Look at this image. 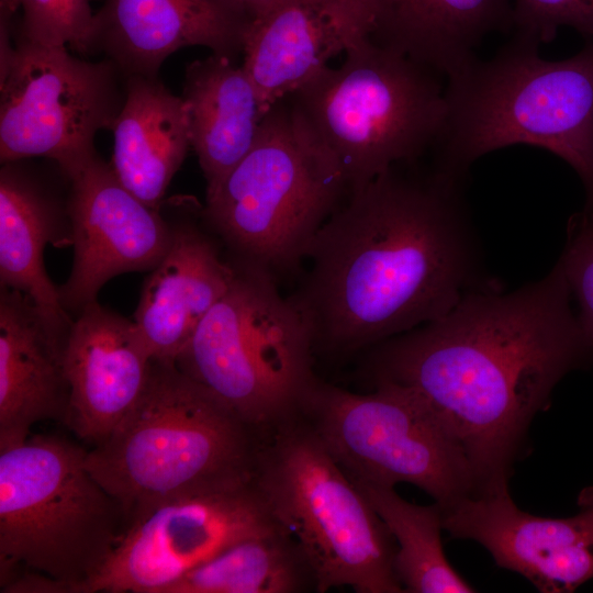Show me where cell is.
Segmentation results:
<instances>
[{
  "instance_id": "obj_27",
  "label": "cell",
  "mask_w": 593,
  "mask_h": 593,
  "mask_svg": "<svg viewBox=\"0 0 593 593\" xmlns=\"http://www.w3.org/2000/svg\"><path fill=\"white\" fill-rule=\"evenodd\" d=\"M562 267L579 322L593 343V208L571 216L564 248L558 259Z\"/></svg>"
},
{
  "instance_id": "obj_15",
  "label": "cell",
  "mask_w": 593,
  "mask_h": 593,
  "mask_svg": "<svg viewBox=\"0 0 593 593\" xmlns=\"http://www.w3.org/2000/svg\"><path fill=\"white\" fill-rule=\"evenodd\" d=\"M368 36L361 0H276L253 13L242 67L270 109Z\"/></svg>"
},
{
  "instance_id": "obj_12",
  "label": "cell",
  "mask_w": 593,
  "mask_h": 593,
  "mask_svg": "<svg viewBox=\"0 0 593 593\" xmlns=\"http://www.w3.org/2000/svg\"><path fill=\"white\" fill-rule=\"evenodd\" d=\"M278 526L253 479L168 499L128 521L103 567L77 593H163L224 549Z\"/></svg>"
},
{
  "instance_id": "obj_26",
  "label": "cell",
  "mask_w": 593,
  "mask_h": 593,
  "mask_svg": "<svg viewBox=\"0 0 593 593\" xmlns=\"http://www.w3.org/2000/svg\"><path fill=\"white\" fill-rule=\"evenodd\" d=\"M18 40L92 53L94 13L88 0H19Z\"/></svg>"
},
{
  "instance_id": "obj_18",
  "label": "cell",
  "mask_w": 593,
  "mask_h": 593,
  "mask_svg": "<svg viewBox=\"0 0 593 593\" xmlns=\"http://www.w3.org/2000/svg\"><path fill=\"white\" fill-rule=\"evenodd\" d=\"M235 277L213 239L193 223L172 226L170 246L144 282L134 324L154 361L175 363Z\"/></svg>"
},
{
  "instance_id": "obj_21",
  "label": "cell",
  "mask_w": 593,
  "mask_h": 593,
  "mask_svg": "<svg viewBox=\"0 0 593 593\" xmlns=\"http://www.w3.org/2000/svg\"><path fill=\"white\" fill-rule=\"evenodd\" d=\"M112 166L139 200L159 210L191 147L187 104L157 77H125V98L112 127Z\"/></svg>"
},
{
  "instance_id": "obj_25",
  "label": "cell",
  "mask_w": 593,
  "mask_h": 593,
  "mask_svg": "<svg viewBox=\"0 0 593 593\" xmlns=\"http://www.w3.org/2000/svg\"><path fill=\"white\" fill-rule=\"evenodd\" d=\"M353 480V479H351ZM396 544L394 571L410 593L474 592L448 562L441 544V511L402 499L394 486L353 480Z\"/></svg>"
},
{
  "instance_id": "obj_11",
  "label": "cell",
  "mask_w": 593,
  "mask_h": 593,
  "mask_svg": "<svg viewBox=\"0 0 593 593\" xmlns=\"http://www.w3.org/2000/svg\"><path fill=\"white\" fill-rule=\"evenodd\" d=\"M11 38L0 31L1 163L44 157L67 178L97 153V133L112 130L124 75L107 58L91 63L67 47Z\"/></svg>"
},
{
  "instance_id": "obj_20",
  "label": "cell",
  "mask_w": 593,
  "mask_h": 593,
  "mask_svg": "<svg viewBox=\"0 0 593 593\" xmlns=\"http://www.w3.org/2000/svg\"><path fill=\"white\" fill-rule=\"evenodd\" d=\"M370 38L447 78L494 31L513 26L511 0H361Z\"/></svg>"
},
{
  "instance_id": "obj_29",
  "label": "cell",
  "mask_w": 593,
  "mask_h": 593,
  "mask_svg": "<svg viewBox=\"0 0 593 593\" xmlns=\"http://www.w3.org/2000/svg\"><path fill=\"white\" fill-rule=\"evenodd\" d=\"M19 8V0H0V21L12 23V18Z\"/></svg>"
},
{
  "instance_id": "obj_1",
  "label": "cell",
  "mask_w": 593,
  "mask_h": 593,
  "mask_svg": "<svg viewBox=\"0 0 593 593\" xmlns=\"http://www.w3.org/2000/svg\"><path fill=\"white\" fill-rule=\"evenodd\" d=\"M372 383L413 391L462 449L478 490L508 481L534 416L593 363L559 261L510 292L478 288L444 316L368 349Z\"/></svg>"
},
{
  "instance_id": "obj_9",
  "label": "cell",
  "mask_w": 593,
  "mask_h": 593,
  "mask_svg": "<svg viewBox=\"0 0 593 593\" xmlns=\"http://www.w3.org/2000/svg\"><path fill=\"white\" fill-rule=\"evenodd\" d=\"M235 277L175 365L255 430L296 413L316 378L311 332L278 281L232 260Z\"/></svg>"
},
{
  "instance_id": "obj_31",
  "label": "cell",
  "mask_w": 593,
  "mask_h": 593,
  "mask_svg": "<svg viewBox=\"0 0 593 593\" xmlns=\"http://www.w3.org/2000/svg\"><path fill=\"white\" fill-rule=\"evenodd\" d=\"M242 3H244L251 12V14L264 8L265 5L267 4H270L271 2L276 1V0H237Z\"/></svg>"
},
{
  "instance_id": "obj_17",
  "label": "cell",
  "mask_w": 593,
  "mask_h": 593,
  "mask_svg": "<svg viewBox=\"0 0 593 593\" xmlns=\"http://www.w3.org/2000/svg\"><path fill=\"white\" fill-rule=\"evenodd\" d=\"M153 365L133 321L97 301L88 304L72 322L63 351L66 423L85 441L102 443L143 395Z\"/></svg>"
},
{
  "instance_id": "obj_6",
  "label": "cell",
  "mask_w": 593,
  "mask_h": 593,
  "mask_svg": "<svg viewBox=\"0 0 593 593\" xmlns=\"http://www.w3.org/2000/svg\"><path fill=\"white\" fill-rule=\"evenodd\" d=\"M251 479L302 549L316 592H404L394 571L393 536L299 414L256 432Z\"/></svg>"
},
{
  "instance_id": "obj_30",
  "label": "cell",
  "mask_w": 593,
  "mask_h": 593,
  "mask_svg": "<svg viewBox=\"0 0 593 593\" xmlns=\"http://www.w3.org/2000/svg\"><path fill=\"white\" fill-rule=\"evenodd\" d=\"M580 507H588L593 511V486L583 489L578 497Z\"/></svg>"
},
{
  "instance_id": "obj_19",
  "label": "cell",
  "mask_w": 593,
  "mask_h": 593,
  "mask_svg": "<svg viewBox=\"0 0 593 593\" xmlns=\"http://www.w3.org/2000/svg\"><path fill=\"white\" fill-rule=\"evenodd\" d=\"M65 343L27 295L1 287L0 446L25 440L40 422L66 418Z\"/></svg>"
},
{
  "instance_id": "obj_4",
  "label": "cell",
  "mask_w": 593,
  "mask_h": 593,
  "mask_svg": "<svg viewBox=\"0 0 593 593\" xmlns=\"http://www.w3.org/2000/svg\"><path fill=\"white\" fill-rule=\"evenodd\" d=\"M256 432L175 363L154 361L134 407L86 466L128 521L168 499L251 479Z\"/></svg>"
},
{
  "instance_id": "obj_28",
  "label": "cell",
  "mask_w": 593,
  "mask_h": 593,
  "mask_svg": "<svg viewBox=\"0 0 593 593\" xmlns=\"http://www.w3.org/2000/svg\"><path fill=\"white\" fill-rule=\"evenodd\" d=\"M513 26L538 44L553 41L561 26L593 37V0H513Z\"/></svg>"
},
{
  "instance_id": "obj_10",
  "label": "cell",
  "mask_w": 593,
  "mask_h": 593,
  "mask_svg": "<svg viewBox=\"0 0 593 593\" xmlns=\"http://www.w3.org/2000/svg\"><path fill=\"white\" fill-rule=\"evenodd\" d=\"M360 394L317 377L296 411L353 480L422 489L439 507L478 490L462 449L410 389L377 382Z\"/></svg>"
},
{
  "instance_id": "obj_23",
  "label": "cell",
  "mask_w": 593,
  "mask_h": 593,
  "mask_svg": "<svg viewBox=\"0 0 593 593\" xmlns=\"http://www.w3.org/2000/svg\"><path fill=\"white\" fill-rule=\"evenodd\" d=\"M56 201L18 161L0 172V281L21 291L65 340L72 322L44 267V248L57 234Z\"/></svg>"
},
{
  "instance_id": "obj_16",
  "label": "cell",
  "mask_w": 593,
  "mask_h": 593,
  "mask_svg": "<svg viewBox=\"0 0 593 593\" xmlns=\"http://www.w3.org/2000/svg\"><path fill=\"white\" fill-rule=\"evenodd\" d=\"M251 15L237 0H105L94 13L92 52L125 77H157L165 59L188 46L234 60Z\"/></svg>"
},
{
  "instance_id": "obj_24",
  "label": "cell",
  "mask_w": 593,
  "mask_h": 593,
  "mask_svg": "<svg viewBox=\"0 0 593 593\" xmlns=\"http://www.w3.org/2000/svg\"><path fill=\"white\" fill-rule=\"evenodd\" d=\"M316 591L302 549L281 526L240 540L190 570L163 593H301Z\"/></svg>"
},
{
  "instance_id": "obj_5",
  "label": "cell",
  "mask_w": 593,
  "mask_h": 593,
  "mask_svg": "<svg viewBox=\"0 0 593 593\" xmlns=\"http://www.w3.org/2000/svg\"><path fill=\"white\" fill-rule=\"evenodd\" d=\"M86 455L54 436L0 446L1 588L33 573L48 581L46 593H77L110 557L126 516Z\"/></svg>"
},
{
  "instance_id": "obj_8",
  "label": "cell",
  "mask_w": 593,
  "mask_h": 593,
  "mask_svg": "<svg viewBox=\"0 0 593 593\" xmlns=\"http://www.w3.org/2000/svg\"><path fill=\"white\" fill-rule=\"evenodd\" d=\"M348 192L337 164L273 104L251 149L211 189L201 213L234 256L277 281L306 260Z\"/></svg>"
},
{
  "instance_id": "obj_7",
  "label": "cell",
  "mask_w": 593,
  "mask_h": 593,
  "mask_svg": "<svg viewBox=\"0 0 593 593\" xmlns=\"http://www.w3.org/2000/svg\"><path fill=\"white\" fill-rule=\"evenodd\" d=\"M436 72L370 36L287 99L302 132L342 170L348 193L435 146L445 88Z\"/></svg>"
},
{
  "instance_id": "obj_14",
  "label": "cell",
  "mask_w": 593,
  "mask_h": 593,
  "mask_svg": "<svg viewBox=\"0 0 593 593\" xmlns=\"http://www.w3.org/2000/svg\"><path fill=\"white\" fill-rule=\"evenodd\" d=\"M440 511L444 530L477 541L499 567L522 574L540 592H572L593 578V511L588 507L566 518L532 515L515 504L504 481Z\"/></svg>"
},
{
  "instance_id": "obj_13",
  "label": "cell",
  "mask_w": 593,
  "mask_h": 593,
  "mask_svg": "<svg viewBox=\"0 0 593 593\" xmlns=\"http://www.w3.org/2000/svg\"><path fill=\"white\" fill-rule=\"evenodd\" d=\"M66 179L74 262L58 289L66 311L80 312L97 301L99 290L113 277L153 269L170 246L172 227L97 153Z\"/></svg>"
},
{
  "instance_id": "obj_22",
  "label": "cell",
  "mask_w": 593,
  "mask_h": 593,
  "mask_svg": "<svg viewBox=\"0 0 593 593\" xmlns=\"http://www.w3.org/2000/svg\"><path fill=\"white\" fill-rule=\"evenodd\" d=\"M182 98L208 190L251 149L270 109L244 68L215 54L188 65Z\"/></svg>"
},
{
  "instance_id": "obj_3",
  "label": "cell",
  "mask_w": 593,
  "mask_h": 593,
  "mask_svg": "<svg viewBox=\"0 0 593 593\" xmlns=\"http://www.w3.org/2000/svg\"><path fill=\"white\" fill-rule=\"evenodd\" d=\"M538 46L516 34L491 59L447 78L436 166L463 177L490 152L541 147L574 169L593 208V42L561 60L544 59Z\"/></svg>"
},
{
  "instance_id": "obj_2",
  "label": "cell",
  "mask_w": 593,
  "mask_h": 593,
  "mask_svg": "<svg viewBox=\"0 0 593 593\" xmlns=\"http://www.w3.org/2000/svg\"><path fill=\"white\" fill-rule=\"evenodd\" d=\"M398 166V165H396ZM396 166L349 192L318 231L289 296L314 351L347 355L435 321L482 282L463 177Z\"/></svg>"
}]
</instances>
